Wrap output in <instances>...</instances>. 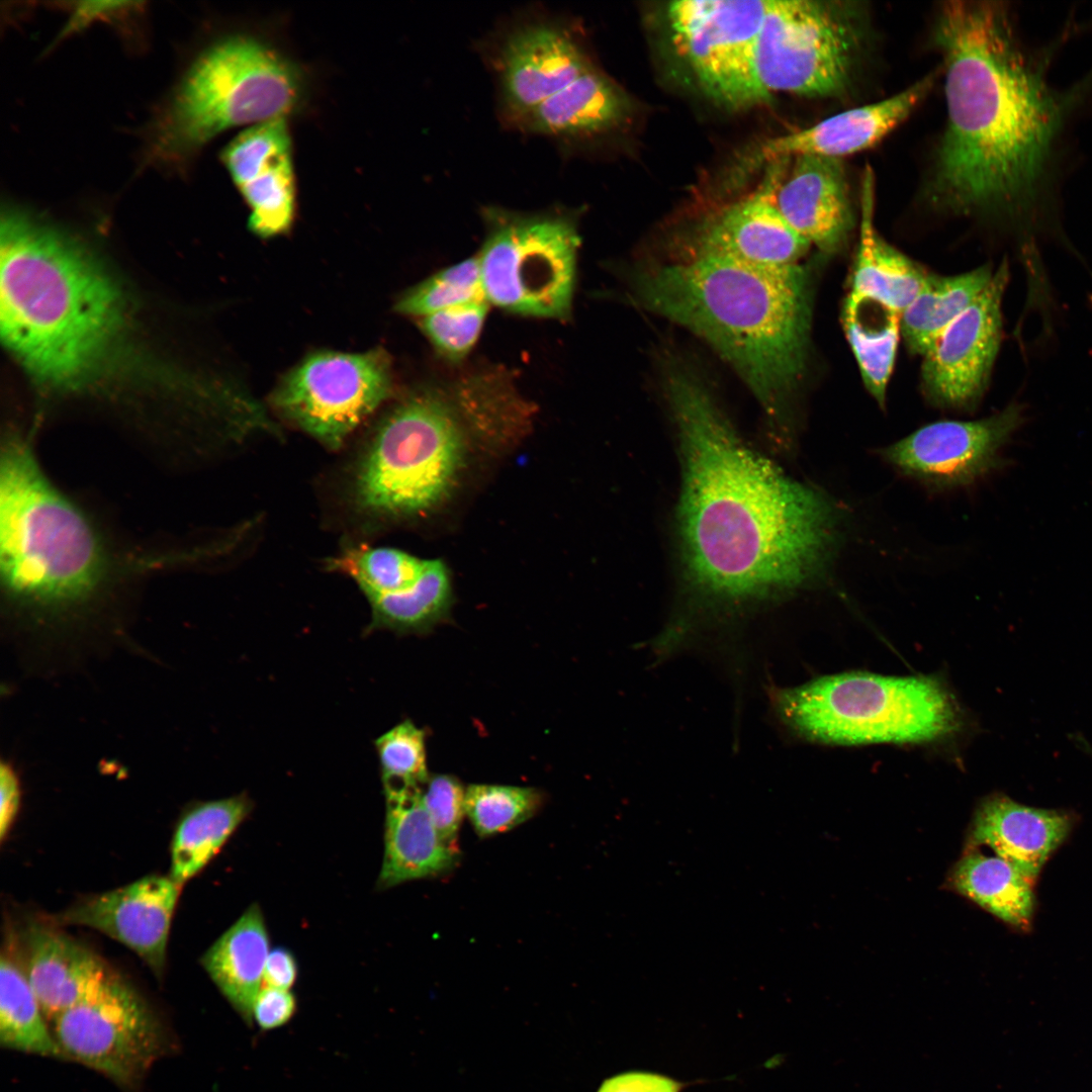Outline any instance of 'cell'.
Returning <instances> with one entry per match:
<instances>
[{"label": "cell", "mask_w": 1092, "mask_h": 1092, "mask_svg": "<svg viewBox=\"0 0 1092 1092\" xmlns=\"http://www.w3.org/2000/svg\"><path fill=\"white\" fill-rule=\"evenodd\" d=\"M1008 277L1004 260L977 299L922 355L923 388L933 404L970 408L981 397L999 349Z\"/></svg>", "instance_id": "9a60e30c"}, {"label": "cell", "mask_w": 1092, "mask_h": 1092, "mask_svg": "<svg viewBox=\"0 0 1092 1092\" xmlns=\"http://www.w3.org/2000/svg\"><path fill=\"white\" fill-rule=\"evenodd\" d=\"M692 246V255L777 266L797 264L810 247L770 204L763 184L707 218L696 231Z\"/></svg>", "instance_id": "ffe728a7"}, {"label": "cell", "mask_w": 1092, "mask_h": 1092, "mask_svg": "<svg viewBox=\"0 0 1092 1092\" xmlns=\"http://www.w3.org/2000/svg\"><path fill=\"white\" fill-rule=\"evenodd\" d=\"M874 175L864 171L861 184L859 242L849 293L873 299L902 314L922 288L928 273L877 233Z\"/></svg>", "instance_id": "d4e9b609"}, {"label": "cell", "mask_w": 1092, "mask_h": 1092, "mask_svg": "<svg viewBox=\"0 0 1092 1092\" xmlns=\"http://www.w3.org/2000/svg\"><path fill=\"white\" fill-rule=\"evenodd\" d=\"M1022 421L1017 403L979 420L937 421L880 449L879 454L898 472L929 489L963 487L1002 463L1001 451Z\"/></svg>", "instance_id": "5bb4252c"}, {"label": "cell", "mask_w": 1092, "mask_h": 1092, "mask_svg": "<svg viewBox=\"0 0 1092 1092\" xmlns=\"http://www.w3.org/2000/svg\"><path fill=\"white\" fill-rule=\"evenodd\" d=\"M543 802L536 788L474 784L466 788L465 812L476 834L488 837L529 820Z\"/></svg>", "instance_id": "e575fe53"}, {"label": "cell", "mask_w": 1092, "mask_h": 1092, "mask_svg": "<svg viewBox=\"0 0 1092 1092\" xmlns=\"http://www.w3.org/2000/svg\"><path fill=\"white\" fill-rule=\"evenodd\" d=\"M0 1042L23 1053L67 1058L25 972L9 953H2L0 961Z\"/></svg>", "instance_id": "d6a6232c"}, {"label": "cell", "mask_w": 1092, "mask_h": 1092, "mask_svg": "<svg viewBox=\"0 0 1092 1092\" xmlns=\"http://www.w3.org/2000/svg\"><path fill=\"white\" fill-rule=\"evenodd\" d=\"M928 75L905 90L879 102L839 112L814 125L764 141L755 163L813 155L840 159L863 151L887 135L916 107L931 88Z\"/></svg>", "instance_id": "d6986e66"}, {"label": "cell", "mask_w": 1092, "mask_h": 1092, "mask_svg": "<svg viewBox=\"0 0 1092 1092\" xmlns=\"http://www.w3.org/2000/svg\"><path fill=\"white\" fill-rule=\"evenodd\" d=\"M485 298L461 303L419 318L422 332L437 352L451 362L464 359L474 347L484 324Z\"/></svg>", "instance_id": "74e56055"}, {"label": "cell", "mask_w": 1092, "mask_h": 1092, "mask_svg": "<svg viewBox=\"0 0 1092 1092\" xmlns=\"http://www.w3.org/2000/svg\"><path fill=\"white\" fill-rule=\"evenodd\" d=\"M25 974L47 1019L80 1001L111 970L87 946L44 923L25 933Z\"/></svg>", "instance_id": "603a6c76"}, {"label": "cell", "mask_w": 1092, "mask_h": 1092, "mask_svg": "<svg viewBox=\"0 0 1092 1092\" xmlns=\"http://www.w3.org/2000/svg\"><path fill=\"white\" fill-rule=\"evenodd\" d=\"M770 164L762 183L770 204L810 246L836 251L853 223L841 160L801 155Z\"/></svg>", "instance_id": "2e32d148"}, {"label": "cell", "mask_w": 1092, "mask_h": 1092, "mask_svg": "<svg viewBox=\"0 0 1092 1092\" xmlns=\"http://www.w3.org/2000/svg\"><path fill=\"white\" fill-rule=\"evenodd\" d=\"M428 561L394 548L362 546L345 551L330 566L353 578L367 598L412 586Z\"/></svg>", "instance_id": "836d02e7"}, {"label": "cell", "mask_w": 1092, "mask_h": 1092, "mask_svg": "<svg viewBox=\"0 0 1092 1092\" xmlns=\"http://www.w3.org/2000/svg\"><path fill=\"white\" fill-rule=\"evenodd\" d=\"M296 1010L297 1001L290 990L265 986L255 999L252 1022L262 1030H274L286 1025Z\"/></svg>", "instance_id": "60d3db41"}, {"label": "cell", "mask_w": 1092, "mask_h": 1092, "mask_svg": "<svg viewBox=\"0 0 1092 1092\" xmlns=\"http://www.w3.org/2000/svg\"><path fill=\"white\" fill-rule=\"evenodd\" d=\"M629 107L623 92L592 68L518 123L534 133L581 140L618 126Z\"/></svg>", "instance_id": "cb8c5ba5"}, {"label": "cell", "mask_w": 1092, "mask_h": 1092, "mask_svg": "<svg viewBox=\"0 0 1092 1092\" xmlns=\"http://www.w3.org/2000/svg\"><path fill=\"white\" fill-rule=\"evenodd\" d=\"M768 0H684L666 16L678 55L717 103L742 110L766 102L755 67Z\"/></svg>", "instance_id": "7c38bea8"}, {"label": "cell", "mask_w": 1092, "mask_h": 1092, "mask_svg": "<svg viewBox=\"0 0 1092 1092\" xmlns=\"http://www.w3.org/2000/svg\"><path fill=\"white\" fill-rule=\"evenodd\" d=\"M993 274L989 266L951 276L928 274L916 297L901 314V335L908 348L923 355L977 299Z\"/></svg>", "instance_id": "f1b7e54d"}, {"label": "cell", "mask_w": 1092, "mask_h": 1092, "mask_svg": "<svg viewBox=\"0 0 1092 1092\" xmlns=\"http://www.w3.org/2000/svg\"><path fill=\"white\" fill-rule=\"evenodd\" d=\"M1066 811L1026 806L996 794L984 800L974 818L971 841L987 846L1034 881L1050 855L1072 829Z\"/></svg>", "instance_id": "44dd1931"}, {"label": "cell", "mask_w": 1092, "mask_h": 1092, "mask_svg": "<svg viewBox=\"0 0 1092 1092\" xmlns=\"http://www.w3.org/2000/svg\"><path fill=\"white\" fill-rule=\"evenodd\" d=\"M466 788L454 776L433 775L423 787V801L442 840L458 849L457 836L465 812Z\"/></svg>", "instance_id": "f35d334b"}, {"label": "cell", "mask_w": 1092, "mask_h": 1092, "mask_svg": "<svg viewBox=\"0 0 1092 1092\" xmlns=\"http://www.w3.org/2000/svg\"><path fill=\"white\" fill-rule=\"evenodd\" d=\"M108 558L84 513L48 479L28 445L10 436L0 463V574L10 602L60 611L87 602Z\"/></svg>", "instance_id": "8992f818"}, {"label": "cell", "mask_w": 1092, "mask_h": 1092, "mask_svg": "<svg viewBox=\"0 0 1092 1092\" xmlns=\"http://www.w3.org/2000/svg\"><path fill=\"white\" fill-rule=\"evenodd\" d=\"M371 607L369 631L423 634L449 615L453 602L450 577L441 560H429L421 577L410 587L367 597Z\"/></svg>", "instance_id": "1f68e13d"}, {"label": "cell", "mask_w": 1092, "mask_h": 1092, "mask_svg": "<svg viewBox=\"0 0 1092 1092\" xmlns=\"http://www.w3.org/2000/svg\"><path fill=\"white\" fill-rule=\"evenodd\" d=\"M301 67L265 39L235 32L202 49L148 122L142 164L185 174L215 136L287 118L303 103Z\"/></svg>", "instance_id": "5b68a950"}, {"label": "cell", "mask_w": 1092, "mask_h": 1092, "mask_svg": "<svg viewBox=\"0 0 1092 1092\" xmlns=\"http://www.w3.org/2000/svg\"><path fill=\"white\" fill-rule=\"evenodd\" d=\"M841 320L864 386L884 407L901 335V314L873 299L848 293Z\"/></svg>", "instance_id": "4316f807"}, {"label": "cell", "mask_w": 1092, "mask_h": 1092, "mask_svg": "<svg viewBox=\"0 0 1092 1092\" xmlns=\"http://www.w3.org/2000/svg\"><path fill=\"white\" fill-rule=\"evenodd\" d=\"M770 695L785 725L825 743L924 742L961 725L952 696L930 676L846 672Z\"/></svg>", "instance_id": "52a82bcc"}, {"label": "cell", "mask_w": 1092, "mask_h": 1092, "mask_svg": "<svg viewBox=\"0 0 1092 1092\" xmlns=\"http://www.w3.org/2000/svg\"><path fill=\"white\" fill-rule=\"evenodd\" d=\"M422 793L423 788L384 791V856L378 889L437 877L457 863L459 850L448 846L440 837Z\"/></svg>", "instance_id": "7402d4cb"}, {"label": "cell", "mask_w": 1092, "mask_h": 1092, "mask_svg": "<svg viewBox=\"0 0 1092 1092\" xmlns=\"http://www.w3.org/2000/svg\"><path fill=\"white\" fill-rule=\"evenodd\" d=\"M180 889L170 876L144 877L80 900L56 916L55 923L100 931L130 948L160 975Z\"/></svg>", "instance_id": "e0dca14e"}, {"label": "cell", "mask_w": 1092, "mask_h": 1092, "mask_svg": "<svg viewBox=\"0 0 1092 1092\" xmlns=\"http://www.w3.org/2000/svg\"><path fill=\"white\" fill-rule=\"evenodd\" d=\"M956 889L1004 922L1026 927L1033 914V881L1008 860L969 851L952 876Z\"/></svg>", "instance_id": "f546056e"}, {"label": "cell", "mask_w": 1092, "mask_h": 1092, "mask_svg": "<svg viewBox=\"0 0 1092 1092\" xmlns=\"http://www.w3.org/2000/svg\"><path fill=\"white\" fill-rule=\"evenodd\" d=\"M253 810L245 794L198 802L181 817L171 845L170 878L182 887L219 851Z\"/></svg>", "instance_id": "83f0119b"}, {"label": "cell", "mask_w": 1092, "mask_h": 1092, "mask_svg": "<svg viewBox=\"0 0 1092 1092\" xmlns=\"http://www.w3.org/2000/svg\"><path fill=\"white\" fill-rule=\"evenodd\" d=\"M298 968L294 956L284 947L270 950L264 969L265 986L290 990L295 984Z\"/></svg>", "instance_id": "ee69618b"}, {"label": "cell", "mask_w": 1092, "mask_h": 1092, "mask_svg": "<svg viewBox=\"0 0 1092 1092\" xmlns=\"http://www.w3.org/2000/svg\"><path fill=\"white\" fill-rule=\"evenodd\" d=\"M249 207L248 226L262 239L287 234L296 210L292 150L266 156L232 178Z\"/></svg>", "instance_id": "4dcf8cb0"}, {"label": "cell", "mask_w": 1092, "mask_h": 1092, "mask_svg": "<svg viewBox=\"0 0 1092 1092\" xmlns=\"http://www.w3.org/2000/svg\"><path fill=\"white\" fill-rule=\"evenodd\" d=\"M261 908L251 905L204 952L201 965L217 989L248 1024L262 989L270 952Z\"/></svg>", "instance_id": "484cf974"}, {"label": "cell", "mask_w": 1092, "mask_h": 1092, "mask_svg": "<svg viewBox=\"0 0 1092 1092\" xmlns=\"http://www.w3.org/2000/svg\"><path fill=\"white\" fill-rule=\"evenodd\" d=\"M391 390V362L383 349L317 351L283 375L270 403L324 446L338 449Z\"/></svg>", "instance_id": "8fae6325"}, {"label": "cell", "mask_w": 1092, "mask_h": 1092, "mask_svg": "<svg viewBox=\"0 0 1092 1092\" xmlns=\"http://www.w3.org/2000/svg\"><path fill=\"white\" fill-rule=\"evenodd\" d=\"M686 1086L662 1074L629 1071L606 1079L598 1092H680Z\"/></svg>", "instance_id": "b9f144b4"}, {"label": "cell", "mask_w": 1092, "mask_h": 1092, "mask_svg": "<svg viewBox=\"0 0 1092 1092\" xmlns=\"http://www.w3.org/2000/svg\"><path fill=\"white\" fill-rule=\"evenodd\" d=\"M66 1057L122 1085L135 1084L162 1052L161 1027L138 992L110 971L55 1020Z\"/></svg>", "instance_id": "4fadbf2b"}, {"label": "cell", "mask_w": 1092, "mask_h": 1092, "mask_svg": "<svg viewBox=\"0 0 1092 1092\" xmlns=\"http://www.w3.org/2000/svg\"><path fill=\"white\" fill-rule=\"evenodd\" d=\"M455 407L436 388H418L381 419L353 481L358 510L407 518L434 509L453 489L464 461Z\"/></svg>", "instance_id": "ba28073f"}, {"label": "cell", "mask_w": 1092, "mask_h": 1092, "mask_svg": "<svg viewBox=\"0 0 1092 1092\" xmlns=\"http://www.w3.org/2000/svg\"><path fill=\"white\" fill-rule=\"evenodd\" d=\"M934 36L944 63L947 121L932 199L961 212H1025L1038 197L1076 95L1050 87L1020 49L1002 2H944Z\"/></svg>", "instance_id": "7a4b0ae2"}, {"label": "cell", "mask_w": 1092, "mask_h": 1092, "mask_svg": "<svg viewBox=\"0 0 1092 1092\" xmlns=\"http://www.w3.org/2000/svg\"><path fill=\"white\" fill-rule=\"evenodd\" d=\"M485 298L477 257L440 270L405 291L396 301L395 310L403 315L423 317L437 311Z\"/></svg>", "instance_id": "d590c367"}, {"label": "cell", "mask_w": 1092, "mask_h": 1092, "mask_svg": "<svg viewBox=\"0 0 1092 1092\" xmlns=\"http://www.w3.org/2000/svg\"><path fill=\"white\" fill-rule=\"evenodd\" d=\"M484 220L477 260L488 303L524 316L568 317L580 244L574 219L491 207Z\"/></svg>", "instance_id": "9c48e42d"}, {"label": "cell", "mask_w": 1092, "mask_h": 1092, "mask_svg": "<svg viewBox=\"0 0 1092 1092\" xmlns=\"http://www.w3.org/2000/svg\"><path fill=\"white\" fill-rule=\"evenodd\" d=\"M664 380L681 448L690 582L712 599L745 602L826 576L843 541L837 505L745 445L695 373L673 366Z\"/></svg>", "instance_id": "6da1fadb"}, {"label": "cell", "mask_w": 1092, "mask_h": 1092, "mask_svg": "<svg viewBox=\"0 0 1092 1092\" xmlns=\"http://www.w3.org/2000/svg\"><path fill=\"white\" fill-rule=\"evenodd\" d=\"M20 781L15 767L10 761L2 760L0 765V839L3 841L10 831L20 806Z\"/></svg>", "instance_id": "7bdbcfd3"}, {"label": "cell", "mask_w": 1092, "mask_h": 1092, "mask_svg": "<svg viewBox=\"0 0 1092 1092\" xmlns=\"http://www.w3.org/2000/svg\"><path fill=\"white\" fill-rule=\"evenodd\" d=\"M139 2H77L69 7V19L57 37L58 41L84 29L94 21L117 22L142 8Z\"/></svg>", "instance_id": "ab89813d"}, {"label": "cell", "mask_w": 1092, "mask_h": 1092, "mask_svg": "<svg viewBox=\"0 0 1092 1092\" xmlns=\"http://www.w3.org/2000/svg\"><path fill=\"white\" fill-rule=\"evenodd\" d=\"M639 301L709 343L767 408L799 382L810 326L807 270L692 255L641 273Z\"/></svg>", "instance_id": "277c9868"}, {"label": "cell", "mask_w": 1092, "mask_h": 1092, "mask_svg": "<svg viewBox=\"0 0 1092 1092\" xmlns=\"http://www.w3.org/2000/svg\"><path fill=\"white\" fill-rule=\"evenodd\" d=\"M864 36L856 2L768 0L755 52L759 82L769 95H840L852 81Z\"/></svg>", "instance_id": "30bf717a"}, {"label": "cell", "mask_w": 1092, "mask_h": 1092, "mask_svg": "<svg viewBox=\"0 0 1092 1092\" xmlns=\"http://www.w3.org/2000/svg\"><path fill=\"white\" fill-rule=\"evenodd\" d=\"M592 68L566 26L553 22L522 25L507 37L498 57L504 107L519 122Z\"/></svg>", "instance_id": "ac0fdd59"}, {"label": "cell", "mask_w": 1092, "mask_h": 1092, "mask_svg": "<svg viewBox=\"0 0 1092 1092\" xmlns=\"http://www.w3.org/2000/svg\"><path fill=\"white\" fill-rule=\"evenodd\" d=\"M384 790L423 788L430 775L426 763V734L404 720L374 742Z\"/></svg>", "instance_id": "8d00e7d4"}, {"label": "cell", "mask_w": 1092, "mask_h": 1092, "mask_svg": "<svg viewBox=\"0 0 1092 1092\" xmlns=\"http://www.w3.org/2000/svg\"><path fill=\"white\" fill-rule=\"evenodd\" d=\"M0 235L3 342L40 382L83 386L121 332L116 286L81 247L24 210L4 209Z\"/></svg>", "instance_id": "3957f363"}]
</instances>
